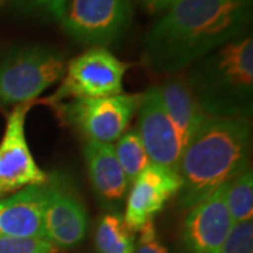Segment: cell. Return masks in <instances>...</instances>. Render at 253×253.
<instances>
[{
    "mask_svg": "<svg viewBox=\"0 0 253 253\" xmlns=\"http://www.w3.org/2000/svg\"><path fill=\"white\" fill-rule=\"evenodd\" d=\"M252 17L253 0H179L145 33L141 62L156 75L183 73L246 34Z\"/></svg>",
    "mask_w": 253,
    "mask_h": 253,
    "instance_id": "6da1fadb",
    "label": "cell"
},
{
    "mask_svg": "<svg viewBox=\"0 0 253 253\" xmlns=\"http://www.w3.org/2000/svg\"><path fill=\"white\" fill-rule=\"evenodd\" d=\"M251 154V120L208 117L181 152L179 207L187 211L214 194L249 166Z\"/></svg>",
    "mask_w": 253,
    "mask_h": 253,
    "instance_id": "7a4b0ae2",
    "label": "cell"
},
{
    "mask_svg": "<svg viewBox=\"0 0 253 253\" xmlns=\"http://www.w3.org/2000/svg\"><path fill=\"white\" fill-rule=\"evenodd\" d=\"M183 76L208 117L252 118V34L246 33L201 58Z\"/></svg>",
    "mask_w": 253,
    "mask_h": 253,
    "instance_id": "3957f363",
    "label": "cell"
},
{
    "mask_svg": "<svg viewBox=\"0 0 253 253\" xmlns=\"http://www.w3.org/2000/svg\"><path fill=\"white\" fill-rule=\"evenodd\" d=\"M68 59L54 46L18 44L0 51V107L36 100L65 75Z\"/></svg>",
    "mask_w": 253,
    "mask_h": 253,
    "instance_id": "277c9868",
    "label": "cell"
},
{
    "mask_svg": "<svg viewBox=\"0 0 253 253\" xmlns=\"http://www.w3.org/2000/svg\"><path fill=\"white\" fill-rule=\"evenodd\" d=\"M131 65L104 46H89L68 61L56 90L42 103L54 106L69 100L110 97L124 93V78Z\"/></svg>",
    "mask_w": 253,
    "mask_h": 253,
    "instance_id": "5b68a950",
    "label": "cell"
},
{
    "mask_svg": "<svg viewBox=\"0 0 253 253\" xmlns=\"http://www.w3.org/2000/svg\"><path fill=\"white\" fill-rule=\"evenodd\" d=\"M142 93H121L101 99L69 100L54 104L55 114L86 141L114 144L131 124Z\"/></svg>",
    "mask_w": 253,
    "mask_h": 253,
    "instance_id": "8992f818",
    "label": "cell"
},
{
    "mask_svg": "<svg viewBox=\"0 0 253 253\" xmlns=\"http://www.w3.org/2000/svg\"><path fill=\"white\" fill-rule=\"evenodd\" d=\"M132 0H68L59 24L81 45L117 44L129 30Z\"/></svg>",
    "mask_w": 253,
    "mask_h": 253,
    "instance_id": "52a82bcc",
    "label": "cell"
},
{
    "mask_svg": "<svg viewBox=\"0 0 253 253\" xmlns=\"http://www.w3.org/2000/svg\"><path fill=\"white\" fill-rule=\"evenodd\" d=\"M42 225L45 239L59 249H72L87 235L84 203L62 173L48 174L42 184Z\"/></svg>",
    "mask_w": 253,
    "mask_h": 253,
    "instance_id": "ba28073f",
    "label": "cell"
},
{
    "mask_svg": "<svg viewBox=\"0 0 253 253\" xmlns=\"http://www.w3.org/2000/svg\"><path fill=\"white\" fill-rule=\"evenodd\" d=\"M34 104L16 106L6 117L0 139V199L48 180V173L37 163L26 135V120Z\"/></svg>",
    "mask_w": 253,
    "mask_h": 253,
    "instance_id": "9c48e42d",
    "label": "cell"
},
{
    "mask_svg": "<svg viewBox=\"0 0 253 253\" xmlns=\"http://www.w3.org/2000/svg\"><path fill=\"white\" fill-rule=\"evenodd\" d=\"M180 187L179 173L149 163L129 184L123 215L126 226L135 234L148 222H152L165 206L177 197Z\"/></svg>",
    "mask_w": 253,
    "mask_h": 253,
    "instance_id": "30bf717a",
    "label": "cell"
},
{
    "mask_svg": "<svg viewBox=\"0 0 253 253\" xmlns=\"http://www.w3.org/2000/svg\"><path fill=\"white\" fill-rule=\"evenodd\" d=\"M136 114V131L151 163L177 172L183 148L177 131L163 106L156 84L142 93V100Z\"/></svg>",
    "mask_w": 253,
    "mask_h": 253,
    "instance_id": "8fae6325",
    "label": "cell"
},
{
    "mask_svg": "<svg viewBox=\"0 0 253 253\" xmlns=\"http://www.w3.org/2000/svg\"><path fill=\"white\" fill-rule=\"evenodd\" d=\"M234 228L222 187L187 210L180 232V253H219Z\"/></svg>",
    "mask_w": 253,
    "mask_h": 253,
    "instance_id": "7c38bea8",
    "label": "cell"
},
{
    "mask_svg": "<svg viewBox=\"0 0 253 253\" xmlns=\"http://www.w3.org/2000/svg\"><path fill=\"white\" fill-rule=\"evenodd\" d=\"M83 156L96 197L107 208H117L126 200L129 183L118 163L114 145L86 141Z\"/></svg>",
    "mask_w": 253,
    "mask_h": 253,
    "instance_id": "4fadbf2b",
    "label": "cell"
},
{
    "mask_svg": "<svg viewBox=\"0 0 253 253\" xmlns=\"http://www.w3.org/2000/svg\"><path fill=\"white\" fill-rule=\"evenodd\" d=\"M0 238L45 239L42 186H30L0 199Z\"/></svg>",
    "mask_w": 253,
    "mask_h": 253,
    "instance_id": "5bb4252c",
    "label": "cell"
},
{
    "mask_svg": "<svg viewBox=\"0 0 253 253\" xmlns=\"http://www.w3.org/2000/svg\"><path fill=\"white\" fill-rule=\"evenodd\" d=\"M156 86L163 106L180 138L181 148L184 149L208 116L190 91L183 73L166 76L162 83Z\"/></svg>",
    "mask_w": 253,
    "mask_h": 253,
    "instance_id": "9a60e30c",
    "label": "cell"
},
{
    "mask_svg": "<svg viewBox=\"0 0 253 253\" xmlns=\"http://www.w3.org/2000/svg\"><path fill=\"white\" fill-rule=\"evenodd\" d=\"M135 238L117 211L106 212L99 218L94 231L97 253H132Z\"/></svg>",
    "mask_w": 253,
    "mask_h": 253,
    "instance_id": "2e32d148",
    "label": "cell"
},
{
    "mask_svg": "<svg viewBox=\"0 0 253 253\" xmlns=\"http://www.w3.org/2000/svg\"><path fill=\"white\" fill-rule=\"evenodd\" d=\"M226 210L234 225L253 219V172L248 166L222 186Z\"/></svg>",
    "mask_w": 253,
    "mask_h": 253,
    "instance_id": "e0dca14e",
    "label": "cell"
},
{
    "mask_svg": "<svg viewBox=\"0 0 253 253\" xmlns=\"http://www.w3.org/2000/svg\"><path fill=\"white\" fill-rule=\"evenodd\" d=\"M113 145L118 163L128 183L131 184L138 177V174L151 163L141 136L136 128H128Z\"/></svg>",
    "mask_w": 253,
    "mask_h": 253,
    "instance_id": "ac0fdd59",
    "label": "cell"
},
{
    "mask_svg": "<svg viewBox=\"0 0 253 253\" xmlns=\"http://www.w3.org/2000/svg\"><path fill=\"white\" fill-rule=\"evenodd\" d=\"M0 253H58V249L46 239L0 238Z\"/></svg>",
    "mask_w": 253,
    "mask_h": 253,
    "instance_id": "d6986e66",
    "label": "cell"
},
{
    "mask_svg": "<svg viewBox=\"0 0 253 253\" xmlns=\"http://www.w3.org/2000/svg\"><path fill=\"white\" fill-rule=\"evenodd\" d=\"M219 253H253V222L236 224Z\"/></svg>",
    "mask_w": 253,
    "mask_h": 253,
    "instance_id": "ffe728a7",
    "label": "cell"
},
{
    "mask_svg": "<svg viewBox=\"0 0 253 253\" xmlns=\"http://www.w3.org/2000/svg\"><path fill=\"white\" fill-rule=\"evenodd\" d=\"M132 253H170L168 246L163 244L158 235L154 221L148 222L138 231V238L134 245Z\"/></svg>",
    "mask_w": 253,
    "mask_h": 253,
    "instance_id": "44dd1931",
    "label": "cell"
},
{
    "mask_svg": "<svg viewBox=\"0 0 253 253\" xmlns=\"http://www.w3.org/2000/svg\"><path fill=\"white\" fill-rule=\"evenodd\" d=\"M26 11H42L55 20H61L68 0H14Z\"/></svg>",
    "mask_w": 253,
    "mask_h": 253,
    "instance_id": "7402d4cb",
    "label": "cell"
},
{
    "mask_svg": "<svg viewBox=\"0 0 253 253\" xmlns=\"http://www.w3.org/2000/svg\"><path fill=\"white\" fill-rule=\"evenodd\" d=\"M138 4L142 7L144 11H146L148 14H162L166 10L169 9L170 6H173L176 1L179 0H136Z\"/></svg>",
    "mask_w": 253,
    "mask_h": 253,
    "instance_id": "603a6c76",
    "label": "cell"
},
{
    "mask_svg": "<svg viewBox=\"0 0 253 253\" xmlns=\"http://www.w3.org/2000/svg\"><path fill=\"white\" fill-rule=\"evenodd\" d=\"M3 1H4V0H0V4H1V3H3Z\"/></svg>",
    "mask_w": 253,
    "mask_h": 253,
    "instance_id": "cb8c5ba5",
    "label": "cell"
}]
</instances>
